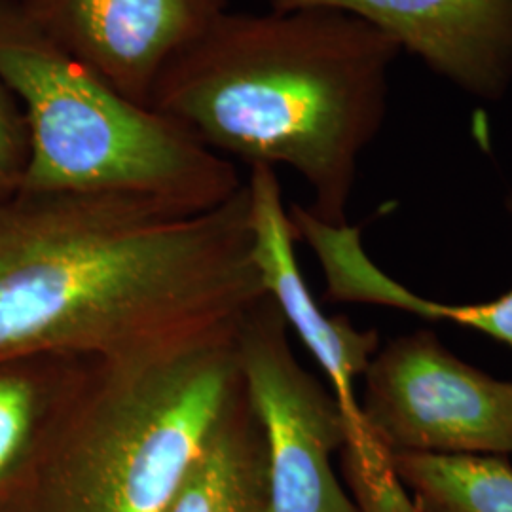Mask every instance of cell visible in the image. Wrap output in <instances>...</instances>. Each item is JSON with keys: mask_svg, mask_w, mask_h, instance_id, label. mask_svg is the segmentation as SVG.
Wrapping results in <instances>:
<instances>
[{"mask_svg": "<svg viewBox=\"0 0 512 512\" xmlns=\"http://www.w3.org/2000/svg\"><path fill=\"white\" fill-rule=\"evenodd\" d=\"M264 298L247 183L207 211L118 192L0 194V363L173 348Z\"/></svg>", "mask_w": 512, "mask_h": 512, "instance_id": "cell-1", "label": "cell"}, {"mask_svg": "<svg viewBox=\"0 0 512 512\" xmlns=\"http://www.w3.org/2000/svg\"><path fill=\"white\" fill-rule=\"evenodd\" d=\"M401 54L393 38L340 10H224L167 61L148 109L251 167H291L313 192L311 215L342 226Z\"/></svg>", "mask_w": 512, "mask_h": 512, "instance_id": "cell-2", "label": "cell"}, {"mask_svg": "<svg viewBox=\"0 0 512 512\" xmlns=\"http://www.w3.org/2000/svg\"><path fill=\"white\" fill-rule=\"evenodd\" d=\"M238 323L173 348L93 357L16 511H162L241 384Z\"/></svg>", "mask_w": 512, "mask_h": 512, "instance_id": "cell-3", "label": "cell"}, {"mask_svg": "<svg viewBox=\"0 0 512 512\" xmlns=\"http://www.w3.org/2000/svg\"><path fill=\"white\" fill-rule=\"evenodd\" d=\"M0 80L25 105L27 192H118L192 211L236 196V165L156 110L137 105L0 0Z\"/></svg>", "mask_w": 512, "mask_h": 512, "instance_id": "cell-4", "label": "cell"}, {"mask_svg": "<svg viewBox=\"0 0 512 512\" xmlns=\"http://www.w3.org/2000/svg\"><path fill=\"white\" fill-rule=\"evenodd\" d=\"M363 376L361 420L389 454L512 456V382L463 363L435 332L391 340Z\"/></svg>", "mask_w": 512, "mask_h": 512, "instance_id": "cell-5", "label": "cell"}, {"mask_svg": "<svg viewBox=\"0 0 512 512\" xmlns=\"http://www.w3.org/2000/svg\"><path fill=\"white\" fill-rule=\"evenodd\" d=\"M289 325L266 296L239 319V374L266 440L268 512H361L330 458L348 440L336 397L294 357Z\"/></svg>", "mask_w": 512, "mask_h": 512, "instance_id": "cell-6", "label": "cell"}, {"mask_svg": "<svg viewBox=\"0 0 512 512\" xmlns=\"http://www.w3.org/2000/svg\"><path fill=\"white\" fill-rule=\"evenodd\" d=\"M55 44L129 101L148 107L167 61L226 10L228 0H19Z\"/></svg>", "mask_w": 512, "mask_h": 512, "instance_id": "cell-7", "label": "cell"}, {"mask_svg": "<svg viewBox=\"0 0 512 512\" xmlns=\"http://www.w3.org/2000/svg\"><path fill=\"white\" fill-rule=\"evenodd\" d=\"M274 12L329 8L363 19L459 92L512 90V0H266Z\"/></svg>", "mask_w": 512, "mask_h": 512, "instance_id": "cell-8", "label": "cell"}, {"mask_svg": "<svg viewBox=\"0 0 512 512\" xmlns=\"http://www.w3.org/2000/svg\"><path fill=\"white\" fill-rule=\"evenodd\" d=\"M247 186L256 270L266 296L327 374L332 395L348 420V439L363 435L366 429L355 397V380L365 374L380 349V336L376 330L355 329L348 317H329L311 296L294 255L293 222L283 205L274 167L253 165Z\"/></svg>", "mask_w": 512, "mask_h": 512, "instance_id": "cell-9", "label": "cell"}, {"mask_svg": "<svg viewBox=\"0 0 512 512\" xmlns=\"http://www.w3.org/2000/svg\"><path fill=\"white\" fill-rule=\"evenodd\" d=\"M512 219V192L507 196ZM296 239L310 245L323 268L330 302H361L416 313L431 321H444L475 329L512 348V289L490 302L442 304L423 298L382 272L366 255L361 228L332 226L313 217L308 207H289Z\"/></svg>", "mask_w": 512, "mask_h": 512, "instance_id": "cell-10", "label": "cell"}, {"mask_svg": "<svg viewBox=\"0 0 512 512\" xmlns=\"http://www.w3.org/2000/svg\"><path fill=\"white\" fill-rule=\"evenodd\" d=\"M93 357L46 353L0 363V499L16 501L29 492Z\"/></svg>", "mask_w": 512, "mask_h": 512, "instance_id": "cell-11", "label": "cell"}, {"mask_svg": "<svg viewBox=\"0 0 512 512\" xmlns=\"http://www.w3.org/2000/svg\"><path fill=\"white\" fill-rule=\"evenodd\" d=\"M266 440L243 380L160 512H234L268 486Z\"/></svg>", "mask_w": 512, "mask_h": 512, "instance_id": "cell-12", "label": "cell"}, {"mask_svg": "<svg viewBox=\"0 0 512 512\" xmlns=\"http://www.w3.org/2000/svg\"><path fill=\"white\" fill-rule=\"evenodd\" d=\"M420 512H512V465L499 456L391 454Z\"/></svg>", "mask_w": 512, "mask_h": 512, "instance_id": "cell-13", "label": "cell"}, {"mask_svg": "<svg viewBox=\"0 0 512 512\" xmlns=\"http://www.w3.org/2000/svg\"><path fill=\"white\" fill-rule=\"evenodd\" d=\"M29 162V129L16 95L0 80V194L18 190Z\"/></svg>", "mask_w": 512, "mask_h": 512, "instance_id": "cell-14", "label": "cell"}, {"mask_svg": "<svg viewBox=\"0 0 512 512\" xmlns=\"http://www.w3.org/2000/svg\"><path fill=\"white\" fill-rule=\"evenodd\" d=\"M234 512H268V486L249 495Z\"/></svg>", "mask_w": 512, "mask_h": 512, "instance_id": "cell-15", "label": "cell"}]
</instances>
